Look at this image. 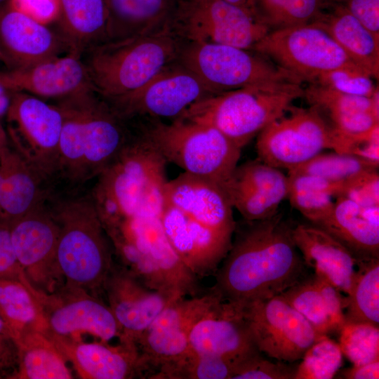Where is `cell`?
<instances>
[{"label":"cell","instance_id":"1","mask_svg":"<svg viewBox=\"0 0 379 379\" xmlns=\"http://www.w3.org/2000/svg\"><path fill=\"white\" fill-rule=\"evenodd\" d=\"M246 222L215 272L214 285L225 300L239 305L280 295L302 279L304 269L293 227L280 213Z\"/></svg>","mask_w":379,"mask_h":379},{"label":"cell","instance_id":"2","mask_svg":"<svg viewBox=\"0 0 379 379\" xmlns=\"http://www.w3.org/2000/svg\"><path fill=\"white\" fill-rule=\"evenodd\" d=\"M62 116L55 178L80 186L98 177L133 138L129 120L89 85L58 100Z\"/></svg>","mask_w":379,"mask_h":379},{"label":"cell","instance_id":"3","mask_svg":"<svg viewBox=\"0 0 379 379\" xmlns=\"http://www.w3.org/2000/svg\"><path fill=\"white\" fill-rule=\"evenodd\" d=\"M166 161L137 129L98 177L91 198L103 227L137 216L160 217L168 182Z\"/></svg>","mask_w":379,"mask_h":379},{"label":"cell","instance_id":"4","mask_svg":"<svg viewBox=\"0 0 379 379\" xmlns=\"http://www.w3.org/2000/svg\"><path fill=\"white\" fill-rule=\"evenodd\" d=\"M183 41L165 27L96 45L80 56L89 86L107 100L126 96L178 61Z\"/></svg>","mask_w":379,"mask_h":379},{"label":"cell","instance_id":"5","mask_svg":"<svg viewBox=\"0 0 379 379\" xmlns=\"http://www.w3.org/2000/svg\"><path fill=\"white\" fill-rule=\"evenodd\" d=\"M142 121L138 131L167 163L213 182L226 192L241 149L225 134L208 124L180 117L170 123L150 119Z\"/></svg>","mask_w":379,"mask_h":379},{"label":"cell","instance_id":"6","mask_svg":"<svg viewBox=\"0 0 379 379\" xmlns=\"http://www.w3.org/2000/svg\"><path fill=\"white\" fill-rule=\"evenodd\" d=\"M302 96L295 82L248 86L209 96L179 117L216 128L241 149Z\"/></svg>","mask_w":379,"mask_h":379},{"label":"cell","instance_id":"7","mask_svg":"<svg viewBox=\"0 0 379 379\" xmlns=\"http://www.w3.org/2000/svg\"><path fill=\"white\" fill-rule=\"evenodd\" d=\"M53 208L59 226L55 268L71 287L84 289L104 285L112 267V256L91 196L63 200Z\"/></svg>","mask_w":379,"mask_h":379},{"label":"cell","instance_id":"8","mask_svg":"<svg viewBox=\"0 0 379 379\" xmlns=\"http://www.w3.org/2000/svg\"><path fill=\"white\" fill-rule=\"evenodd\" d=\"M168 24L184 43L251 51L270 32L254 11L224 0H175Z\"/></svg>","mask_w":379,"mask_h":379},{"label":"cell","instance_id":"9","mask_svg":"<svg viewBox=\"0 0 379 379\" xmlns=\"http://www.w3.org/2000/svg\"><path fill=\"white\" fill-rule=\"evenodd\" d=\"M178 62L215 94L275 82L302 84L267 57L228 45L183 43Z\"/></svg>","mask_w":379,"mask_h":379},{"label":"cell","instance_id":"10","mask_svg":"<svg viewBox=\"0 0 379 379\" xmlns=\"http://www.w3.org/2000/svg\"><path fill=\"white\" fill-rule=\"evenodd\" d=\"M6 117L11 147L47 182L52 181L62 126L59 108L35 95L13 91Z\"/></svg>","mask_w":379,"mask_h":379},{"label":"cell","instance_id":"11","mask_svg":"<svg viewBox=\"0 0 379 379\" xmlns=\"http://www.w3.org/2000/svg\"><path fill=\"white\" fill-rule=\"evenodd\" d=\"M335 132L314 107L291 106L258 135V159L277 168L291 170L326 149H337Z\"/></svg>","mask_w":379,"mask_h":379},{"label":"cell","instance_id":"12","mask_svg":"<svg viewBox=\"0 0 379 379\" xmlns=\"http://www.w3.org/2000/svg\"><path fill=\"white\" fill-rule=\"evenodd\" d=\"M252 51L267 57L302 83H310L328 71L356 65L329 34L314 22L270 31Z\"/></svg>","mask_w":379,"mask_h":379},{"label":"cell","instance_id":"13","mask_svg":"<svg viewBox=\"0 0 379 379\" xmlns=\"http://www.w3.org/2000/svg\"><path fill=\"white\" fill-rule=\"evenodd\" d=\"M213 95L198 77L177 61L131 93L105 100L127 120H173L194 104Z\"/></svg>","mask_w":379,"mask_h":379},{"label":"cell","instance_id":"14","mask_svg":"<svg viewBox=\"0 0 379 379\" xmlns=\"http://www.w3.org/2000/svg\"><path fill=\"white\" fill-rule=\"evenodd\" d=\"M239 305L259 352L277 361L293 363L301 359L324 335L280 295Z\"/></svg>","mask_w":379,"mask_h":379},{"label":"cell","instance_id":"15","mask_svg":"<svg viewBox=\"0 0 379 379\" xmlns=\"http://www.w3.org/2000/svg\"><path fill=\"white\" fill-rule=\"evenodd\" d=\"M222 300L213 286L199 295L177 299L154 319L137 342L149 368L148 377L160 364L187 350L195 324Z\"/></svg>","mask_w":379,"mask_h":379},{"label":"cell","instance_id":"16","mask_svg":"<svg viewBox=\"0 0 379 379\" xmlns=\"http://www.w3.org/2000/svg\"><path fill=\"white\" fill-rule=\"evenodd\" d=\"M104 285L109 308L121 332V343L137 346L142 333L171 302L182 298L171 292L152 289L127 268L112 270Z\"/></svg>","mask_w":379,"mask_h":379},{"label":"cell","instance_id":"17","mask_svg":"<svg viewBox=\"0 0 379 379\" xmlns=\"http://www.w3.org/2000/svg\"><path fill=\"white\" fill-rule=\"evenodd\" d=\"M160 220L173 248L194 275L200 279L215 274L233 236L208 227L166 203Z\"/></svg>","mask_w":379,"mask_h":379},{"label":"cell","instance_id":"18","mask_svg":"<svg viewBox=\"0 0 379 379\" xmlns=\"http://www.w3.org/2000/svg\"><path fill=\"white\" fill-rule=\"evenodd\" d=\"M68 53L56 32L8 3L0 4V60L8 70H19Z\"/></svg>","mask_w":379,"mask_h":379},{"label":"cell","instance_id":"19","mask_svg":"<svg viewBox=\"0 0 379 379\" xmlns=\"http://www.w3.org/2000/svg\"><path fill=\"white\" fill-rule=\"evenodd\" d=\"M188 349L224 359L234 366L260 352L240 306L225 300L195 324L189 336Z\"/></svg>","mask_w":379,"mask_h":379},{"label":"cell","instance_id":"20","mask_svg":"<svg viewBox=\"0 0 379 379\" xmlns=\"http://www.w3.org/2000/svg\"><path fill=\"white\" fill-rule=\"evenodd\" d=\"M164 203L208 227L234 235L233 207L226 192L213 182L184 172L168 180Z\"/></svg>","mask_w":379,"mask_h":379},{"label":"cell","instance_id":"21","mask_svg":"<svg viewBox=\"0 0 379 379\" xmlns=\"http://www.w3.org/2000/svg\"><path fill=\"white\" fill-rule=\"evenodd\" d=\"M66 298H55L46 301L45 306L39 305L46 322L45 332L50 331L55 338L86 333L102 342L115 337L121 340L120 327L109 307L81 293Z\"/></svg>","mask_w":379,"mask_h":379},{"label":"cell","instance_id":"22","mask_svg":"<svg viewBox=\"0 0 379 379\" xmlns=\"http://www.w3.org/2000/svg\"><path fill=\"white\" fill-rule=\"evenodd\" d=\"M17 260L24 272L41 281L55 268L59 226L53 212L44 204L10 224Z\"/></svg>","mask_w":379,"mask_h":379},{"label":"cell","instance_id":"23","mask_svg":"<svg viewBox=\"0 0 379 379\" xmlns=\"http://www.w3.org/2000/svg\"><path fill=\"white\" fill-rule=\"evenodd\" d=\"M0 84L9 92L58 100L88 83L80 56L68 53L25 69L0 72Z\"/></svg>","mask_w":379,"mask_h":379},{"label":"cell","instance_id":"24","mask_svg":"<svg viewBox=\"0 0 379 379\" xmlns=\"http://www.w3.org/2000/svg\"><path fill=\"white\" fill-rule=\"evenodd\" d=\"M50 338L83 378L125 379L149 371L136 345L121 343L112 347L105 343H71L65 338Z\"/></svg>","mask_w":379,"mask_h":379},{"label":"cell","instance_id":"25","mask_svg":"<svg viewBox=\"0 0 379 379\" xmlns=\"http://www.w3.org/2000/svg\"><path fill=\"white\" fill-rule=\"evenodd\" d=\"M292 235L304 262L316 275L347 295L357 267L352 253L326 231L312 224L298 225L293 227Z\"/></svg>","mask_w":379,"mask_h":379},{"label":"cell","instance_id":"26","mask_svg":"<svg viewBox=\"0 0 379 379\" xmlns=\"http://www.w3.org/2000/svg\"><path fill=\"white\" fill-rule=\"evenodd\" d=\"M48 182L11 147L0 150V221L12 223L42 205Z\"/></svg>","mask_w":379,"mask_h":379},{"label":"cell","instance_id":"27","mask_svg":"<svg viewBox=\"0 0 379 379\" xmlns=\"http://www.w3.org/2000/svg\"><path fill=\"white\" fill-rule=\"evenodd\" d=\"M317 227L343 244L357 261L379 258V220L350 199L338 197L330 216Z\"/></svg>","mask_w":379,"mask_h":379},{"label":"cell","instance_id":"28","mask_svg":"<svg viewBox=\"0 0 379 379\" xmlns=\"http://www.w3.org/2000/svg\"><path fill=\"white\" fill-rule=\"evenodd\" d=\"M107 0H60L56 32L68 53L79 56L107 41Z\"/></svg>","mask_w":379,"mask_h":379},{"label":"cell","instance_id":"29","mask_svg":"<svg viewBox=\"0 0 379 379\" xmlns=\"http://www.w3.org/2000/svg\"><path fill=\"white\" fill-rule=\"evenodd\" d=\"M342 48L350 60L373 79L379 77V38L340 4L314 22Z\"/></svg>","mask_w":379,"mask_h":379},{"label":"cell","instance_id":"30","mask_svg":"<svg viewBox=\"0 0 379 379\" xmlns=\"http://www.w3.org/2000/svg\"><path fill=\"white\" fill-rule=\"evenodd\" d=\"M135 220L140 237L169 287L181 297L204 293L199 279L185 265L171 244L160 217L137 216Z\"/></svg>","mask_w":379,"mask_h":379},{"label":"cell","instance_id":"31","mask_svg":"<svg viewBox=\"0 0 379 379\" xmlns=\"http://www.w3.org/2000/svg\"><path fill=\"white\" fill-rule=\"evenodd\" d=\"M107 41L159 29L168 25L175 0H107Z\"/></svg>","mask_w":379,"mask_h":379},{"label":"cell","instance_id":"32","mask_svg":"<svg viewBox=\"0 0 379 379\" xmlns=\"http://www.w3.org/2000/svg\"><path fill=\"white\" fill-rule=\"evenodd\" d=\"M14 344L18 349V378L69 379L72 375L65 356L47 334L39 331L23 333Z\"/></svg>","mask_w":379,"mask_h":379},{"label":"cell","instance_id":"33","mask_svg":"<svg viewBox=\"0 0 379 379\" xmlns=\"http://www.w3.org/2000/svg\"><path fill=\"white\" fill-rule=\"evenodd\" d=\"M0 317L13 343L26 332H45L41 310L25 274L21 279L0 278Z\"/></svg>","mask_w":379,"mask_h":379},{"label":"cell","instance_id":"34","mask_svg":"<svg viewBox=\"0 0 379 379\" xmlns=\"http://www.w3.org/2000/svg\"><path fill=\"white\" fill-rule=\"evenodd\" d=\"M346 296L345 321L379 324V258L357 261Z\"/></svg>","mask_w":379,"mask_h":379},{"label":"cell","instance_id":"35","mask_svg":"<svg viewBox=\"0 0 379 379\" xmlns=\"http://www.w3.org/2000/svg\"><path fill=\"white\" fill-rule=\"evenodd\" d=\"M234 366L224 359L187 349L160 364L150 379H232Z\"/></svg>","mask_w":379,"mask_h":379},{"label":"cell","instance_id":"36","mask_svg":"<svg viewBox=\"0 0 379 379\" xmlns=\"http://www.w3.org/2000/svg\"><path fill=\"white\" fill-rule=\"evenodd\" d=\"M378 168V164L353 154L321 152L288 171V174L310 175L334 182L346 183L364 174L377 171Z\"/></svg>","mask_w":379,"mask_h":379},{"label":"cell","instance_id":"37","mask_svg":"<svg viewBox=\"0 0 379 379\" xmlns=\"http://www.w3.org/2000/svg\"><path fill=\"white\" fill-rule=\"evenodd\" d=\"M326 0H255L254 10L270 31L314 22Z\"/></svg>","mask_w":379,"mask_h":379},{"label":"cell","instance_id":"38","mask_svg":"<svg viewBox=\"0 0 379 379\" xmlns=\"http://www.w3.org/2000/svg\"><path fill=\"white\" fill-rule=\"evenodd\" d=\"M378 89L371 98L340 93L315 84L303 88V96L310 106L327 118L354 112H372L379 117Z\"/></svg>","mask_w":379,"mask_h":379},{"label":"cell","instance_id":"39","mask_svg":"<svg viewBox=\"0 0 379 379\" xmlns=\"http://www.w3.org/2000/svg\"><path fill=\"white\" fill-rule=\"evenodd\" d=\"M280 295L320 335L333 333L326 305L314 275L296 282Z\"/></svg>","mask_w":379,"mask_h":379},{"label":"cell","instance_id":"40","mask_svg":"<svg viewBox=\"0 0 379 379\" xmlns=\"http://www.w3.org/2000/svg\"><path fill=\"white\" fill-rule=\"evenodd\" d=\"M339 345L353 365L379 360V326L368 322L345 321L339 331Z\"/></svg>","mask_w":379,"mask_h":379},{"label":"cell","instance_id":"41","mask_svg":"<svg viewBox=\"0 0 379 379\" xmlns=\"http://www.w3.org/2000/svg\"><path fill=\"white\" fill-rule=\"evenodd\" d=\"M230 182L255 189L268 194L280 203L288 197V176L279 168L259 159L237 165Z\"/></svg>","mask_w":379,"mask_h":379},{"label":"cell","instance_id":"42","mask_svg":"<svg viewBox=\"0 0 379 379\" xmlns=\"http://www.w3.org/2000/svg\"><path fill=\"white\" fill-rule=\"evenodd\" d=\"M294 379H331L343 364L340 345L328 335L317 340L305 352Z\"/></svg>","mask_w":379,"mask_h":379},{"label":"cell","instance_id":"43","mask_svg":"<svg viewBox=\"0 0 379 379\" xmlns=\"http://www.w3.org/2000/svg\"><path fill=\"white\" fill-rule=\"evenodd\" d=\"M226 193L233 208L246 221L269 219L278 213L279 201L249 187L230 182Z\"/></svg>","mask_w":379,"mask_h":379},{"label":"cell","instance_id":"44","mask_svg":"<svg viewBox=\"0 0 379 379\" xmlns=\"http://www.w3.org/2000/svg\"><path fill=\"white\" fill-rule=\"evenodd\" d=\"M373 78L357 65L341 67L318 76L308 84H315L334 91L371 98L378 89Z\"/></svg>","mask_w":379,"mask_h":379},{"label":"cell","instance_id":"45","mask_svg":"<svg viewBox=\"0 0 379 379\" xmlns=\"http://www.w3.org/2000/svg\"><path fill=\"white\" fill-rule=\"evenodd\" d=\"M287 198L295 209L316 226L330 216L335 203L328 194L291 187L288 188Z\"/></svg>","mask_w":379,"mask_h":379},{"label":"cell","instance_id":"46","mask_svg":"<svg viewBox=\"0 0 379 379\" xmlns=\"http://www.w3.org/2000/svg\"><path fill=\"white\" fill-rule=\"evenodd\" d=\"M296 368L265 359L260 352L237 364L232 379H294Z\"/></svg>","mask_w":379,"mask_h":379},{"label":"cell","instance_id":"47","mask_svg":"<svg viewBox=\"0 0 379 379\" xmlns=\"http://www.w3.org/2000/svg\"><path fill=\"white\" fill-rule=\"evenodd\" d=\"M341 196L360 206H379V175L378 171L364 174L345 184Z\"/></svg>","mask_w":379,"mask_h":379},{"label":"cell","instance_id":"48","mask_svg":"<svg viewBox=\"0 0 379 379\" xmlns=\"http://www.w3.org/2000/svg\"><path fill=\"white\" fill-rule=\"evenodd\" d=\"M314 277L324 300L332 331H339L345 321L346 297L326 279L315 274Z\"/></svg>","mask_w":379,"mask_h":379},{"label":"cell","instance_id":"49","mask_svg":"<svg viewBox=\"0 0 379 379\" xmlns=\"http://www.w3.org/2000/svg\"><path fill=\"white\" fill-rule=\"evenodd\" d=\"M7 3L14 9L47 25L55 22L59 15L60 0H8Z\"/></svg>","mask_w":379,"mask_h":379},{"label":"cell","instance_id":"50","mask_svg":"<svg viewBox=\"0 0 379 379\" xmlns=\"http://www.w3.org/2000/svg\"><path fill=\"white\" fill-rule=\"evenodd\" d=\"M23 274L13 246L10 225L0 221V278L21 279Z\"/></svg>","mask_w":379,"mask_h":379},{"label":"cell","instance_id":"51","mask_svg":"<svg viewBox=\"0 0 379 379\" xmlns=\"http://www.w3.org/2000/svg\"><path fill=\"white\" fill-rule=\"evenodd\" d=\"M340 5L379 38V0H339Z\"/></svg>","mask_w":379,"mask_h":379},{"label":"cell","instance_id":"52","mask_svg":"<svg viewBox=\"0 0 379 379\" xmlns=\"http://www.w3.org/2000/svg\"><path fill=\"white\" fill-rule=\"evenodd\" d=\"M341 375L347 379H378L379 360L370 363L353 365L343 369Z\"/></svg>","mask_w":379,"mask_h":379},{"label":"cell","instance_id":"53","mask_svg":"<svg viewBox=\"0 0 379 379\" xmlns=\"http://www.w3.org/2000/svg\"><path fill=\"white\" fill-rule=\"evenodd\" d=\"M10 339L0 335V368L8 366L11 362V355L6 341Z\"/></svg>","mask_w":379,"mask_h":379},{"label":"cell","instance_id":"54","mask_svg":"<svg viewBox=\"0 0 379 379\" xmlns=\"http://www.w3.org/2000/svg\"><path fill=\"white\" fill-rule=\"evenodd\" d=\"M11 101V92H6L0 95V119L6 116Z\"/></svg>","mask_w":379,"mask_h":379},{"label":"cell","instance_id":"55","mask_svg":"<svg viewBox=\"0 0 379 379\" xmlns=\"http://www.w3.org/2000/svg\"><path fill=\"white\" fill-rule=\"evenodd\" d=\"M8 145V138L6 131L0 123V150Z\"/></svg>","mask_w":379,"mask_h":379},{"label":"cell","instance_id":"56","mask_svg":"<svg viewBox=\"0 0 379 379\" xmlns=\"http://www.w3.org/2000/svg\"><path fill=\"white\" fill-rule=\"evenodd\" d=\"M0 335L12 340L10 331L1 317H0Z\"/></svg>","mask_w":379,"mask_h":379},{"label":"cell","instance_id":"57","mask_svg":"<svg viewBox=\"0 0 379 379\" xmlns=\"http://www.w3.org/2000/svg\"><path fill=\"white\" fill-rule=\"evenodd\" d=\"M3 1H4V0H0V3L2 2Z\"/></svg>","mask_w":379,"mask_h":379}]
</instances>
